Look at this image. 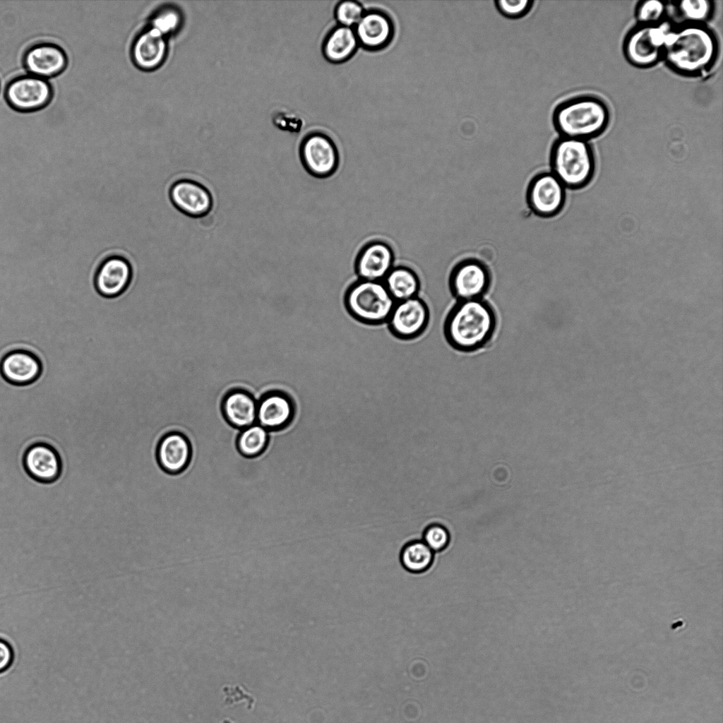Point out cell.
I'll return each mask as SVG.
<instances>
[{
  "label": "cell",
  "instance_id": "277c9868",
  "mask_svg": "<svg viewBox=\"0 0 723 723\" xmlns=\"http://www.w3.org/2000/svg\"><path fill=\"white\" fill-rule=\"evenodd\" d=\"M550 172L568 189L578 190L592 181L595 158L589 141L559 136L549 155Z\"/></svg>",
  "mask_w": 723,
  "mask_h": 723
},
{
  "label": "cell",
  "instance_id": "d6a6232c",
  "mask_svg": "<svg viewBox=\"0 0 723 723\" xmlns=\"http://www.w3.org/2000/svg\"><path fill=\"white\" fill-rule=\"evenodd\" d=\"M274 124L280 129L291 132H299L304 126V121L298 115L280 112L273 117Z\"/></svg>",
  "mask_w": 723,
  "mask_h": 723
},
{
  "label": "cell",
  "instance_id": "484cf974",
  "mask_svg": "<svg viewBox=\"0 0 723 723\" xmlns=\"http://www.w3.org/2000/svg\"><path fill=\"white\" fill-rule=\"evenodd\" d=\"M672 4L679 24L707 25L715 9V2L710 0H681Z\"/></svg>",
  "mask_w": 723,
  "mask_h": 723
},
{
  "label": "cell",
  "instance_id": "f546056e",
  "mask_svg": "<svg viewBox=\"0 0 723 723\" xmlns=\"http://www.w3.org/2000/svg\"><path fill=\"white\" fill-rule=\"evenodd\" d=\"M180 22L181 16L179 11L172 7H167L155 13L150 19L149 26L165 35L176 30Z\"/></svg>",
  "mask_w": 723,
  "mask_h": 723
},
{
  "label": "cell",
  "instance_id": "83f0119b",
  "mask_svg": "<svg viewBox=\"0 0 723 723\" xmlns=\"http://www.w3.org/2000/svg\"><path fill=\"white\" fill-rule=\"evenodd\" d=\"M668 5L659 0H643L638 3L635 16L638 24L653 25L666 20Z\"/></svg>",
  "mask_w": 723,
  "mask_h": 723
},
{
  "label": "cell",
  "instance_id": "7c38bea8",
  "mask_svg": "<svg viewBox=\"0 0 723 723\" xmlns=\"http://www.w3.org/2000/svg\"><path fill=\"white\" fill-rule=\"evenodd\" d=\"M22 64L27 73L48 80L62 73L68 59L65 50L50 41H40L24 52Z\"/></svg>",
  "mask_w": 723,
  "mask_h": 723
},
{
  "label": "cell",
  "instance_id": "836d02e7",
  "mask_svg": "<svg viewBox=\"0 0 723 723\" xmlns=\"http://www.w3.org/2000/svg\"><path fill=\"white\" fill-rule=\"evenodd\" d=\"M15 652L11 643L0 638V674L9 670L13 664Z\"/></svg>",
  "mask_w": 723,
  "mask_h": 723
},
{
  "label": "cell",
  "instance_id": "f1b7e54d",
  "mask_svg": "<svg viewBox=\"0 0 723 723\" xmlns=\"http://www.w3.org/2000/svg\"><path fill=\"white\" fill-rule=\"evenodd\" d=\"M364 12L362 4L359 1L345 0L337 4L334 16L338 25L354 28Z\"/></svg>",
  "mask_w": 723,
  "mask_h": 723
},
{
  "label": "cell",
  "instance_id": "44dd1931",
  "mask_svg": "<svg viewBox=\"0 0 723 723\" xmlns=\"http://www.w3.org/2000/svg\"><path fill=\"white\" fill-rule=\"evenodd\" d=\"M222 413L233 426L245 429L256 423L257 401L248 391L233 389L222 402Z\"/></svg>",
  "mask_w": 723,
  "mask_h": 723
},
{
  "label": "cell",
  "instance_id": "e575fe53",
  "mask_svg": "<svg viewBox=\"0 0 723 723\" xmlns=\"http://www.w3.org/2000/svg\"><path fill=\"white\" fill-rule=\"evenodd\" d=\"M325 225H326V218H325ZM324 233H325V231H323V234H324Z\"/></svg>",
  "mask_w": 723,
  "mask_h": 723
},
{
  "label": "cell",
  "instance_id": "4fadbf2b",
  "mask_svg": "<svg viewBox=\"0 0 723 723\" xmlns=\"http://www.w3.org/2000/svg\"><path fill=\"white\" fill-rule=\"evenodd\" d=\"M169 198L177 210L192 218L207 215L213 206L210 191L202 184L189 179L173 182L169 189Z\"/></svg>",
  "mask_w": 723,
  "mask_h": 723
},
{
  "label": "cell",
  "instance_id": "1f68e13d",
  "mask_svg": "<svg viewBox=\"0 0 723 723\" xmlns=\"http://www.w3.org/2000/svg\"><path fill=\"white\" fill-rule=\"evenodd\" d=\"M534 1L531 0H498L495 1L497 11L504 17L517 19L525 16L533 7Z\"/></svg>",
  "mask_w": 723,
  "mask_h": 723
},
{
  "label": "cell",
  "instance_id": "d6986e66",
  "mask_svg": "<svg viewBox=\"0 0 723 723\" xmlns=\"http://www.w3.org/2000/svg\"><path fill=\"white\" fill-rule=\"evenodd\" d=\"M165 35L148 26L134 38L131 47V58L139 69L150 71L158 68L167 54Z\"/></svg>",
  "mask_w": 723,
  "mask_h": 723
},
{
  "label": "cell",
  "instance_id": "3957f363",
  "mask_svg": "<svg viewBox=\"0 0 723 723\" xmlns=\"http://www.w3.org/2000/svg\"><path fill=\"white\" fill-rule=\"evenodd\" d=\"M611 120L605 101L592 95L570 97L559 103L552 114L554 129L560 136L589 141L602 134Z\"/></svg>",
  "mask_w": 723,
  "mask_h": 723
},
{
  "label": "cell",
  "instance_id": "9c48e42d",
  "mask_svg": "<svg viewBox=\"0 0 723 723\" xmlns=\"http://www.w3.org/2000/svg\"><path fill=\"white\" fill-rule=\"evenodd\" d=\"M448 285L458 301L482 299L491 285V271L482 261L465 258L452 268Z\"/></svg>",
  "mask_w": 723,
  "mask_h": 723
},
{
  "label": "cell",
  "instance_id": "cb8c5ba5",
  "mask_svg": "<svg viewBox=\"0 0 723 723\" xmlns=\"http://www.w3.org/2000/svg\"><path fill=\"white\" fill-rule=\"evenodd\" d=\"M383 282L396 302L417 297L421 290L418 274L405 265L394 266Z\"/></svg>",
  "mask_w": 723,
  "mask_h": 723
},
{
  "label": "cell",
  "instance_id": "52a82bcc",
  "mask_svg": "<svg viewBox=\"0 0 723 723\" xmlns=\"http://www.w3.org/2000/svg\"><path fill=\"white\" fill-rule=\"evenodd\" d=\"M4 95L11 108L28 113L49 105L54 97V88L48 80L26 73L11 78Z\"/></svg>",
  "mask_w": 723,
  "mask_h": 723
},
{
  "label": "cell",
  "instance_id": "d4e9b609",
  "mask_svg": "<svg viewBox=\"0 0 723 723\" xmlns=\"http://www.w3.org/2000/svg\"><path fill=\"white\" fill-rule=\"evenodd\" d=\"M434 552L422 540L407 543L401 550L400 559L403 568L415 575L427 571L431 566Z\"/></svg>",
  "mask_w": 723,
  "mask_h": 723
},
{
  "label": "cell",
  "instance_id": "8992f818",
  "mask_svg": "<svg viewBox=\"0 0 723 723\" xmlns=\"http://www.w3.org/2000/svg\"><path fill=\"white\" fill-rule=\"evenodd\" d=\"M672 27L667 20L653 25L636 24L626 34L623 52L626 60L640 68L662 61L667 35Z\"/></svg>",
  "mask_w": 723,
  "mask_h": 723
},
{
  "label": "cell",
  "instance_id": "e0dca14e",
  "mask_svg": "<svg viewBox=\"0 0 723 723\" xmlns=\"http://www.w3.org/2000/svg\"><path fill=\"white\" fill-rule=\"evenodd\" d=\"M295 412L294 402L287 393L270 390L257 402L256 423L268 431L280 430L292 422Z\"/></svg>",
  "mask_w": 723,
  "mask_h": 723
},
{
  "label": "cell",
  "instance_id": "5b68a950",
  "mask_svg": "<svg viewBox=\"0 0 723 723\" xmlns=\"http://www.w3.org/2000/svg\"><path fill=\"white\" fill-rule=\"evenodd\" d=\"M344 301L354 319L368 325L386 323L396 303L383 281L364 280L347 289Z\"/></svg>",
  "mask_w": 723,
  "mask_h": 723
},
{
  "label": "cell",
  "instance_id": "4316f807",
  "mask_svg": "<svg viewBox=\"0 0 723 723\" xmlns=\"http://www.w3.org/2000/svg\"><path fill=\"white\" fill-rule=\"evenodd\" d=\"M268 441V431L256 423L241 429L237 440L239 452L247 457L260 455Z\"/></svg>",
  "mask_w": 723,
  "mask_h": 723
},
{
  "label": "cell",
  "instance_id": "603a6c76",
  "mask_svg": "<svg viewBox=\"0 0 723 723\" xmlns=\"http://www.w3.org/2000/svg\"><path fill=\"white\" fill-rule=\"evenodd\" d=\"M359 47L354 28L337 25L324 38L322 52L329 62L340 64L349 59Z\"/></svg>",
  "mask_w": 723,
  "mask_h": 723
},
{
  "label": "cell",
  "instance_id": "5bb4252c",
  "mask_svg": "<svg viewBox=\"0 0 723 723\" xmlns=\"http://www.w3.org/2000/svg\"><path fill=\"white\" fill-rule=\"evenodd\" d=\"M23 465L26 474L34 481L49 484L59 479L63 464L56 448L44 442H36L24 450Z\"/></svg>",
  "mask_w": 723,
  "mask_h": 723
},
{
  "label": "cell",
  "instance_id": "7a4b0ae2",
  "mask_svg": "<svg viewBox=\"0 0 723 723\" xmlns=\"http://www.w3.org/2000/svg\"><path fill=\"white\" fill-rule=\"evenodd\" d=\"M497 318L483 299L458 301L446 316L443 333L455 350L477 351L486 345L496 331Z\"/></svg>",
  "mask_w": 723,
  "mask_h": 723
},
{
  "label": "cell",
  "instance_id": "4dcf8cb0",
  "mask_svg": "<svg viewBox=\"0 0 723 723\" xmlns=\"http://www.w3.org/2000/svg\"><path fill=\"white\" fill-rule=\"evenodd\" d=\"M422 540L434 551L438 552L448 546L450 536L446 528L438 523H432L424 529Z\"/></svg>",
  "mask_w": 723,
  "mask_h": 723
},
{
  "label": "cell",
  "instance_id": "7402d4cb",
  "mask_svg": "<svg viewBox=\"0 0 723 723\" xmlns=\"http://www.w3.org/2000/svg\"><path fill=\"white\" fill-rule=\"evenodd\" d=\"M157 454L162 469L170 473L179 472L190 460V443L182 434L169 432L160 440Z\"/></svg>",
  "mask_w": 723,
  "mask_h": 723
},
{
  "label": "cell",
  "instance_id": "ba28073f",
  "mask_svg": "<svg viewBox=\"0 0 723 723\" xmlns=\"http://www.w3.org/2000/svg\"><path fill=\"white\" fill-rule=\"evenodd\" d=\"M299 156L306 171L317 178L333 175L340 165L336 144L329 136L321 131H313L304 136L299 145Z\"/></svg>",
  "mask_w": 723,
  "mask_h": 723
},
{
  "label": "cell",
  "instance_id": "6da1fadb",
  "mask_svg": "<svg viewBox=\"0 0 723 723\" xmlns=\"http://www.w3.org/2000/svg\"><path fill=\"white\" fill-rule=\"evenodd\" d=\"M719 52L718 37L707 25L678 24L667 35L662 61L676 74L696 77L712 68Z\"/></svg>",
  "mask_w": 723,
  "mask_h": 723
},
{
  "label": "cell",
  "instance_id": "ffe728a7",
  "mask_svg": "<svg viewBox=\"0 0 723 723\" xmlns=\"http://www.w3.org/2000/svg\"><path fill=\"white\" fill-rule=\"evenodd\" d=\"M0 371L3 377L9 383L24 386L39 377L41 364L31 352L16 349L4 356L0 363Z\"/></svg>",
  "mask_w": 723,
  "mask_h": 723
},
{
  "label": "cell",
  "instance_id": "ac0fdd59",
  "mask_svg": "<svg viewBox=\"0 0 723 723\" xmlns=\"http://www.w3.org/2000/svg\"><path fill=\"white\" fill-rule=\"evenodd\" d=\"M132 279L133 269L129 261L120 256H112L98 266L93 282L100 295L114 297L129 287Z\"/></svg>",
  "mask_w": 723,
  "mask_h": 723
},
{
  "label": "cell",
  "instance_id": "30bf717a",
  "mask_svg": "<svg viewBox=\"0 0 723 723\" xmlns=\"http://www.w3.org/2000/svg\"><path fill=\"white\" fill-rule=\"evenodd\" d=\"M530 210L542 218L558 215L566 203V188L551 172H540L531 179L526 191Z\"/></svg>",
  "mask_w": 723,
  "mask_h": 723
},
{
  "label": "cell",
  "instance_id": "8fae6325",
  "mask_svg": "<svg viewBox=\"0 0 723 723\" xmlns=\"http://www.w3.org/2000/svg\"><path fill=\"white\" fill-rule=\"evenodd\" d=\"M431 311L428 304L415 297L398 301L386 322L391 333L401 340H414L429 328Z\"/></svg>",
  "mask_w": 723,
  "mask_h": 723
},
{
  "label": "cell",
  "instance_id": "2e32d148",
  "mask_svg": "<svg viewBox=\"0 0 723 723\" xmlns=\"http://www.w3.org/2000/svg\"><path fill=\"white\" fill-rule=\"evenodd\" d=\"M395 266L392 247L383 240L367 242L355 261V272L359 280L383 281Z\"/></svg>",
  "mask_w": 723,
  "mask_h": 723
},
{
  "label": "cell",
  "instance_id": "9a60e30c",
  "mask_svg": "<svg viewBox=\"0 0 723 723\" xmlns=\"http://www.w3.org/2000/svg\"><path fill=\"white\" fill-rule=\"evenodd\" d=\"M353 28L359 46L368 51L386 48L395 35V25L390 16L376 8L365 10Z\"/></svg>",
  "mask_w": 723,
  "mask_h": 723
}]
</instances>
